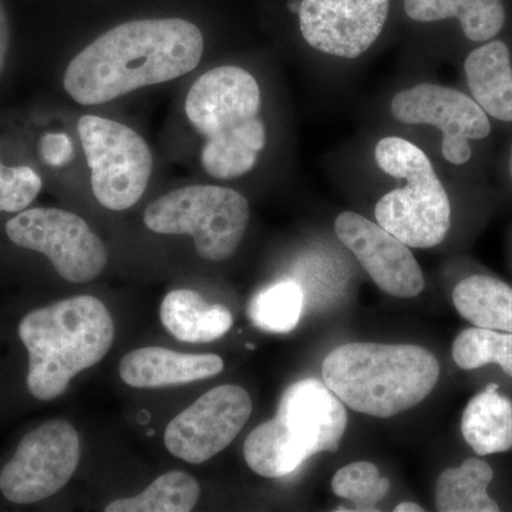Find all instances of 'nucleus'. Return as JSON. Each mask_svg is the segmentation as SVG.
Returning <instances> with one entry per match:
<instances>
[{
  "label": "nucleus",
  "mask_w": 512,
  "mask_h": 512,
  "mask_svg": "<svg viewBox=\"0 0 512 512\" xmlns=\"http://www.w3.org/2000/svg\"><path fill=\"white\" fill-rule=\"evenodd\" d=\"M205 40L181 18L120 23L90 42L67 64L63 87L80 106H100L127 94L180 79L200 66Z\"/></svg>",
  "instance_id": "1"
},
{
  "label": "nucleus",
  "mask_w": 512,
  "mask_h": 512,
  "mask_svg": "<svg viewBox=\"0 0 512 512\" xmlns=\"http://www.w3.org/2000/svg\"><path fill=\"white\" fill-rule=\"evenodd\" d=\"M259 84L242 67L218 66L201 74L185 97V116L204 138L200 160L217 180L254 170L266 146Z\"/></svg>",
  "instance_id": "2"
},
{
  "label": "nucleus",
  "mask_w": 512,
  "mask_h": 512,
  "mask_svg": "<svg viewBox=\"0 0 512 512\" xmlns=\"http://www.w3.org/2000/svg\"><path fill=\"white\" fill-rule=\"evenodd\" d=\"M28 350V389L40 402L62 396L74 376L106 357L114 322L100 299L82 295L29 312L19 323Z\"/></svg>",
  "instance_id": "3"
},
{
  "label": "nucleus",
  "mask_w": 512,
  "mask_h": 512,
  "mask_svg": "<svg viewBox=\"0 0 512 512\" xmlns=\"http://www.w3.org/2000/svg\"><path fill=\"white\" fill-rule=\"evenodd\" d=\"M322 377L350 409L389 419L413 409L433 392L440 365L421 346L348 343L326 356Z\"/></svg>",
  "instance_id": "4"
},
{
  "label": "nucleus",
  "mask_w": 512,
  "mask_h": 512,
  "mask_svg": "<svg viewBox=\"0 0 512 512\" xmlns=\"http://www.w3.org/2000/svg\"><path fill=\"white\" fill-rule=\"evenodd\" d=\"M346 427L345 404L326 383L299 380L282 394L274 419L249 434L245 461L259 476H289L315 454L338 451Z\"/></svg>",
  "instance_id": "5"
},
{
  "label": "nucleus",
  "mask_w": 512,
  "mask_h": 512,
  "mask_svg": "<svg viewBox=\"0 0 512 512\" xmlns=\"http://www.w3.org/2000/svg\"><path fill=\"white\" fill-rule=\"evenodd\" d=\"M375 158L383 173L406 183L377 202V224L410 248L440 245L450 231L451 204L430 158L416 144L400 137L382 138Z\"/></svg>",
  "instance_id": "6"
},
{
  "label": "nucleus",
  "mask_w": 512,
  "mask_h": 512,
  "mask_svg": "<svg viewBox=\"0 0 512 512\" xmlns=\"http://www.w3.org/2000/svg\"><path fill=\"white\" fill-rule=\"evenodd\" d=\"M144 224L163 235H188L202 259L227 261L237 252L249 224L244 195L221 185L177 188L148 205Z\"/></svg>",
  "instance_id": "7"
},
{
  "label": "nucleus",
  "mask_w": 512,
  "mask_h": 512,
  "mask_svg": "<svg viewBox=\"0 0 512 512\" xmlns=\"http://www.w3.org/2000/svg\"><path fill=\"white\" fill-rule=\"evenodd\" d=\"M77 134L99 204L111 211L134 207L153 174V154L146 140L126 124L93 114L80 117Z\"/></svg>",
  "instance_id": "8"
},
{
  "label": "nucleus",
  "mask_w": 512,
  "mask_h": 512,
  "mask_svg": "<svg viewBox=\"0 0 512 512\" xmlns=\"http://www.w3.org/2000/svg\"><path fill=\"white\" fill-rule=\"evenodd\" d=\"M16 247L45 255L57 274L73 284L93 281L107 265L99 235L74 212L60 208H26L6 222Z\"/></svg>",
  "instance_id": "9"
},
{
  "label": "nucleus",
  "mask_w": 512,
  "mask_h": 512,
  "mask_svg": "<svg viewBox=\"0 0 512 512\" xmlns=\"http://www.w3.org/2000/svg\"><path fill=\"white\" fill-rule=\"evenodd\" d=\"M79 433L63 419L46 421L20 440L0 471V493L13 504H36L59 493L76 473Z\"/></svg>",
  "instance_id": "10"
},
{
  "label": "nucleus",
  "mask_w": 512,
  "mask_h": 512,
  "mask_svg": "<svg viewBox=\"0 0 512 512\" xmlns=\"http://www.w3.org/2000/svg\"><path fill=\"white\" fill-rule=\"evenodd\" d=\"M390 111L400 123L439 128L441 153L454 165L471 160L470 141L491 134L490 119L473 97L440 84L421 83L394 94Z\"/></svg>",
  "instance_id": "11"
},
{
  "label": "nucleus",
  "mask_w": 512,
  "mask_h": 512,
  "mask_svg": "<svg viewBox=\"0 0 512 512\" xmlns=\"http://www.w3.org/2000/svg\"><path fill=\"white\" fill-rule=\"evenodd\" d=\"M291 9L306 45L323 55L353 60L382 36L392 0H293Z\"/></svg>",
  "instance_id": "12"
},
{
  "label": "nucleus",
  "mask_w": 512,
  "mask_h": 512,
  "mask_svg": "<svg viewBox=\"0 0 512 512\" xmlns=\"http://www.w3.org/2000/svg\"><path fill=\"white\" fill-rule=\"evenodd\" d=\"M251 413V396L244 387H214L170 421L165 447L187 463H205L237 439Z\"/></svg>",
  "instance_id": "13"
},
{
  "label": "nucleus",
  "mask_w": 512,
  "mask_h": 512,
  "mask_svg": "<svg viewBox=\"0 0 512 512\" xmlns=\"http://www.w3.org/2000/svg\"><path fill=\"white\" fill-rule=\"evenodd\" d=\"M335 232L382 291L403 299L423 292V271L409 245L382 225L348 211L336 218Z\"/></svg>",
  "instance_id": "14"
},
{
  "label": "nucleus",
  "mask_w": 512,
  "mask_h": 512,
  "mask_svg": "<svg viewBox=\"0 0 512 512\" xmlns=\"http://www.w3.org/2000/svg\"><path fill=\"white\" fill-rule=\"evenodd\" d=\"M224 370V360L217 355H191L174 350L141 348L124 356L120 362V377L136 389L187 384L210 379Z\"/></svg>",
  "instance_id": "15"
},
{
  "label": "nucleus",
  "mask_w": 512,
  "mask_h": 512,
  "mask_svg": "<svg viewBox=\"0 0 512 512\" xmlns=\"http://www.w3.org/2000/svg\"><path fill=\"white\" fill-rule=\"evenodd\" d=\"M468 89L478 106L495 120L512 121L510 49L503 40H488L464 62Z\"/></svg>",
  "instance_id": "16"
},
{
  "label": "nucleus",
  "mask_w": 512,
  "mask_h": 512,
  "mask_svg": "<svg viewBox=\"0 0 512 512\" xmlns=\"http://www.w3.org/2000/svg\"><path fill=\"white\" fill-rule=\"evenodd\" d=\"M404 15L416 23L457 20L470 42L485 43L500 35L507 12L503 0H402Z\"/></svg>",
  "instance_id": "17"
},
{
  "label": "nucleus",
  "mask_w": 512,
  "mask_h": 512,
  "mask_svg": "<svg viewBox=\"0 0 512 512\" xmlns=\"http://www.w3.org/2000/svg\"><path fill=\"white\" fill-rule=\"evenodd\" d=\"M164 328L185 343H210L232 328L234 318L227 306L210 305L200 293L177 289L165 296L160 308Z\"/></svg>",
  "instance_id": "18"
},
{
  "label": "nucleus",
  "mask_w": 512,
  "mask_h": 512,
  "mask_svg": "<svg viewBox=\"0 0 512 512\" xmlns=\"http://www.w3.org/2000/svg\"><path fill=\"white\" fill-rule=\"evenodd\" d=\"M461 433L478 456L505 453L512 448V402L488 384L468 402L461 419Z\"/></svg>",
  "instance_id": "19"
},
{
  "label": "nucleus",
  "mask_w": 512,
  "mask_h": 512,
  "mask_svg": "<svg viewBox=\"0 0 512 512\" xmlns=\"http://www.w3.org/2000/svg\"><path fill=\"white\" fill-rule=\"evenodd\" d=\"M457 312L477 328L512 333V288L500 279L473 275L454 288Z\"/></svg>",
  "instance_id": "20"
},
{
  "label": "nucleus",
  "mask_w": 512,
  "mask_h": 512,
  "mask_svg": "<svg viewBox=\"0 0 512 512\" xmlns=\"http://www.w3.org/2000/svg\"><path fill=\"white\" fill-rule=\"evenodd\" d=\"M493 468L480 458H468L460 467L443 471L436 484V505L441 512H498L488 495Z\"/></svg>",
  "instance_id": "21"
},
{
  "label": "nucleus",
  "mask_w": 512,
  "mask_h": 512,
  "mask_svg": "<svg viewBox=\"0 0 512 512\" xmlns=\"http://www.w3.org/2000/svg\"><path fill=\"white\" fill-rule=\"evenodd\" d=\"M201 488L184 471H168L136 497L120 498L106 507L107 512H188L200 500Z\"/></svg>",
  "instance_id": "22"
},
{
  "label": "nucleus",
  "mask_w": 512,
  "mask_h": 512,
  "mask_svg": "<svg viewBox=\"0 0 512 512\" xmlns=\"http://www.w3.org/2000/svg\"><path fill=\"white\" fill-rule=\"evenodd\" d=\"M305 303L301 285L281 281L255 293L248 305V318L268 333H289L298 326Z\"/></svg>",
  "instance_id": "23"
},
{
  "label": "nucleus",
  "mask_w": 512,
  "mask_h": 512,
  "mask_svg": "<svg viewBox=\"0 0 512 512\" xmlns=\"http://www.w3.org/2000/svg\"><path fill=\"white\" fill-rule=\"evenodd\" d=\"M453 359L464 370L497 363L512 377V333L477 326L463 330L454 340Z\"/></svg>",
  "instance_id": "24"
},
{
  "label": "nucleus",
  "mask_w": 512,
  "mask_h": 512,
  "mask_svg": "<svg viewBox=\"0 0 512 512\" xmlns=\"http://www.w3.org/2000/svg\"><path fill=\"white\" fill-rule=\"evenodd\" d=\"M333 493L352 501L360 511H375V505L390 490L387 478L380 476L379 468L369 461H356L340 468L332 480Z\"/></svg>",
  "instance_id": "25"
},
{
  "label": "nucleus",
  "mask_w": 512,
  "mask_h": 512,
  "mask_svg": "<svg viewBox=\"0 0 512 512\" xmlns=\"http://www.w3.org/2000/svg\"><path fill=\"white\" fill-rule=\"evenodd\" d=\"M42 188V178L29 165H5L0 160V212L26 210Z\"/></svg>",
  "instance_id": "26"
},
{
  "label": "nucleus",
  "mask_w": 512,
  "mask_h": 512,
  "mask_svg": "<svg viewBox=\"0 0 512 512\" xmlns=\"http://www.w3.org/2000/svg\"><path fill=\"white\" fill-rule=\"evenodd\" d=\"M10 49V22L5 3L0 0V74L5 72Z\"/></svg>",
  "instance_id": "27"
},
{
  "label": "nucleus",
  "mask_w": 512,
  "mask_h": 512,
  "mask_svg": "<svg viewBox=\"0 0 512 512\" xmlns=\"http://www.w3.org/2000/svg\"><path fill=\"white\" fill-rule=\"evenodd\" d=\"M394 511L396 512H423L424 508L421 507V505L416 503H410V501H407V503H400L397 505L396 508H394Z\"/></svg>",
  "instance_id": "28"
},
{
  "label": "nucleus",
  "mask_w": 512,
  "mask_h": 512,
  "mask_svg": "<svg viewBox=\"0 0 512 512\" xmlns=\"http://www.w3.org/2000/svg\"><path fill=\"white\" fill-rule=\"evenodd\" d=\"M508 168H510V177L512 180V146H511V151H510V164H508Z\"/></svg>",
  "instance_id": "29"
}]
</instances>
